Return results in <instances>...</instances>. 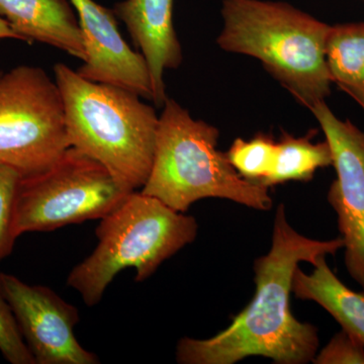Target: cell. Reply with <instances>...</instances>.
Wrapping results in <instances>:
<instances>
[{"label":"cell","instance_id":"1","mask_svg":"<svg viewBox=\"0 0 364 364\" xmlns=\"http://www.w3.org/2000/svg\"><path fill=\"white\" fill-rule=\"evenodd\" d=\"M344 249L341 237L315 240L299 234L279 205L273 223L272 248L254 262L255 294L231 324L208 339L183 337L176 346L181 364H235L263 356L277 364L312 363L317 354L318 329L291 313L289 296L299 263L315 265L321 257Z\"/></svg>","mask_w":364,"mask_h":364},{"label":"cell","instance_id":"2","mask_svg":"<svg viewBox=\"0 0 364 364\" xmlns=\"http://www.w3.org/2000/svg\"><path fill=\"white\" fill-rule=\"evenodd\" d=\"M70 147L104 165L122 188H143L154 159L159 117L133 91L54 66Z\"/></svg>","mask_w":364,"mask_h":364},{"label":"cell","instance_id":"3","mask_svg":"<svg viewBox=\"0 0 364 364\" xmlns=\"http://www.w3.org/2000/svg\"><path fill=\"white\" fill-rule=\"evenodd\" d=\"M217 43L259 60L268 73L310 109L331 92L326 62L330 26L287 2L224 0Z\"/></svg>","mask_w":364,"mask_h":364},{"label":"cell","instance_id":"4","mask_svg":"<svg viewBox=\"0 0 364 364\" xmlns=\"http://www.w3.org/2000/svg\"><path fill=\"white\" fill-rule=\"evenodd\" d=\"M220 132L195 119L167 98L159 117L154 159L144 195L186 213L205 198H224L258 210H272L267 188L239 176L226 153L218 150Z\"/></svg>","mask_w":364,"mask_h":364},{"label":"cell","instance_id":"5","mask_svg":"<svg viewBox=\"0 0 364 364\" xmlns=\"http://www.w3.org/2000/svg\"><path fill=\"white\" fill-rule=\"evenodd\" d=\"M198 230L195 218L134 191L100 219L97 247L71 270L67 284L86 306H97L117 273L135 268L136 282H145L165 260L193 243Z\"/></svg>","mask_w":364,"mask_h":364},{"label":"cell","instance_id":"6","mask_svg":"<svg viewBox=\"0 0 364 364\" xmlns=\"http://www.w3.org/2000/svg\"><path fill=\"white\" fill-rule=\"evenodd\" d=\"M70 148L65 107L56 81L40 67L0 76V164L21 179L43 173Z\"/></svg>","mask_w":364,"mask_h":364},{"label":"cell","instance_id":"7","mask_svg":"<svg viewBox=\"0 0 364 364\" xmlns=\"http://www.w3.org/2000/svg\"><path fill=\"white\" fill-rule=\"evenodd\" d=\"M129 195L104 165L70 147L43 173L21 178L14 235L18 238L28 232H51L102 219Z\"/></svg>","mask_w":364,"mask_h":364},{"label":"cell","instance_id":"8","mask_svg":"<svg viewBox=\"0 0 364 364\" xmlns=\"http://www.w3.org/2000/svg\"><path fill=\"white\" fill-rule=\"evenodd\" d=\"M310 111L324 132L336 170L327 200L338 219L345 267L364 291V132L349 119H338L325 100Z\"/></svg>","mask_w":364,"mask_h":364},{"label":"cell","instance_id":"9","mask_svg":"<svg viewBox=\"0 0 364 364\" xmlns=\"http://www.w3.org/2000/svg\"><path fill=\"white\" fill-rule=\"evenodd\" d=\"M0 289L11 306L36 364H98L97 354L76 339L77 308L49 287L31 286L0 273Z\"/></svg>","mask_w":364,"mask_h":364},{"label":"cell","instance_id":"10","mask_svg":"<svg viewBox=\"0 0 364 364\" xmlns=\"http://www.w3.org/2000/svg\"><path fill=\"white\" fill-rule=\"evenodd\" d=\"M70 2L78 14L87 54L78 73L91 81L119 86L153 100L146 60L123 39L114 14L93 0Z\"/></svg>","mask_w":364,"mask_h":364},{"label":"cell","instance_id":"11","mask_svg":"<svg viewBox=\"0 0 364 364\" xmlns=\"http://www.w3.org/2000/svg\"><path fill=\"white\" fill-rule=\"evenodd\" d=\"M114 14L127 26L150 72L153 100L166 102L163 76L182 62V50L173 26V0H126L114 6Z\"/></svg>","mask_w":364,"mask_h":364},{"label":"cell","instance_id":"12","mask_svg":"<svg viewBox=\"0 0 364 364\" xmlns=\"http://www.w3.org/2000/svg\"><path fill=\"white\" fill-rule=\"evenodd\" d=\"M0 16L25 42L53 46L83 62L87 57L80 23L66 0H0Z\"/></svg>","mask_w":364,"mask_h":364},{"label":"cell","instance_id":"13","mask_svg":"<svg viewBox=\"0 0 364 364\" xmlns=\"http://www.w3.org/2000/svg\"><path fill=\"white\" fill-rule=\"evenodd\" d=\"M291 291L296 298L312 301L322 306L348 332L364 345V291H352L345 286L321 257L313 272L298 267L294 272Z\"/></svg>","mask_w":364,"mask_h":364},{"label":"cell","instance_id":"14","mask_svg":"<svg viewBox=\"0 0 364 364\" xmlns=\"http://www.w3.org/2000/svg\"><path fill=\"white\" fill-rule=\"evenodd\" d=\"M326 62L332 83L364 109V23L330 26Z\"/></svg>","mask_w":364,"mask_h":364},{"label":"cell","instance_id":"15","mask_svg":"<svg viewBox=\"0 0 364 364\" xmlns=\"http://www.w3.org/2000/svg\"><path fill=\"white\" fill-rule=\"evenodd\" d=\"M311 138L309 135L296 138L282 132L277 142V157L268 188L289 181H310L318 169L332 166L329 144L326 140L314 144Z\"/></svg>","mask_w":364,"mask_h":364},{"label":"cell","instance_id":"16","mask_svg":"<svg viewBox=\"0 0 364 364\" xmlns=\"http://www.w3.org/2000/svg\"><path fill=\"white\" fill-rule=\"evenodd\" d=\"M239 176L257 186L268 188L274 168L277 141L268 134H257L251 140L238 138L226 153Z\"/></svg>","mask_w":364,"mask_h":364},{"label":"cell","instance_id":"17","mask_svg":"<svg viewBox=\"0 0 364 364\" xmlns=\"http://www.w3.org/2000/svg\"><path fill=\"white\" fill-rule=\"evenodd\" d=\"M21 176L13 167L0 164V261L13 251L14 205Z\"/></svg>","mask_w":364,"mask_h":364},{"label":"cell","instance_id":"18","mask_svg":"<svg viewBox=\"0 0 364 364\" xmlns=\"http://www.w3.org/2000/svg\"><path fill=\"white\" fill-rule=\"evenodd\" d=\"M0 352L11 364H36L11 306L0 289Z\"/></svg>","mask_w":364,"mask_h":364},{"label":"cell","instance_id":"19","mask_svg":"<svg viewBox=\"0 0 364 364\" xmlns=\"http://www.w3.org/2000/svg\"><path fill=\"white\" fill-rule=\"evenodd\" d=\"M315 364H364V345L348 332L335 334L314 358Z\"/></svg>","mask_w":364,"mask_h":364},{"label":"cell","instance_id":"20","mask_svg":"<svg viewBox=\"0 0 364 364\" xmlns=\"http://www.w3.org/2000/svg\"><path fill=\"white\" fill-rule=\"evenodd\" d=\"M2 39H16L23 41L21 36L18 35V33H16V31L14 30L11 23H9L6 18L0 16V40Z\"/></svg>","mask_w":364,"mask_h":364},{"label":"cell","instance_id":"21","mask_svg":"<svg viewBox=\"0 0 364 364\" xmlns=\"http://www.w3.org/2000/svg\"><path fill=\"white\" fill-rule=\"evenodd\" d=\"M1 74H2L1 72H0V76H1Z\"/></svg>","mask_w":364,"mask_h":364}]
</instances>
